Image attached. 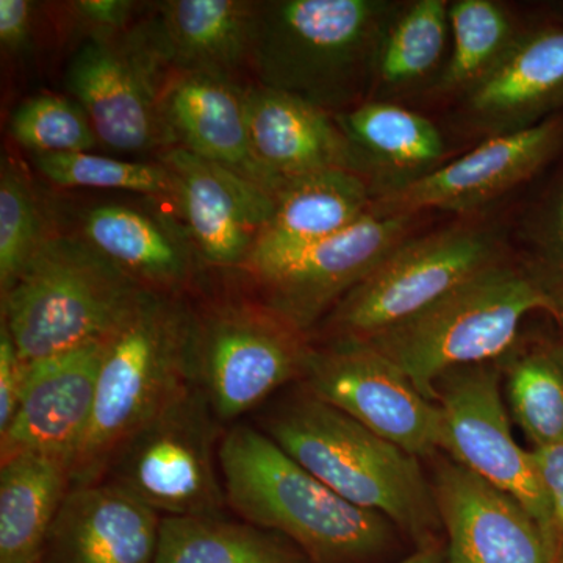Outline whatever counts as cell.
I'll use <instances>...</instances> for the list:
<instances>
[{
  "instance_id": "1",
  "label": "cell",
  "mask_w": 563,
  "mask_h": 563,
  "mask_svg": "<svg viewBox=\"0 0 563 563\" xmlns=\"http://www.w3.org/2000/svg\"><path fill=\"white\" fill-rule=\"evenodd\" d=\"M251 418L292 461L346 501L384 515L417 550L443 547L442 520L421 459L301 384L285 388Z\"/></svg>"
},
{
  "instance_id": "2",
  "label": "cell",
  "mask_w": 563,
  "mask_h": 563,
  "mask_svg": "<svg viewBox=\"0 0 563 563\" xmlns=\"http://www.w3.org/2000/svg\"><path fill=\"white\" fill-rule=\"evenodd\" d=\"M220 468L229 512L287 537L312 563H379L401 532L322 484L252 422L225 429Z\"/></svg>"
},
{
  "instance_id": "3",
  "label": "cell",
  "mask_w": 563,
  "mask_h": 563,
  "mask_svg": "<svg viewBox=\"0 0 563 563\" xmlns=\"http://www.w3.org/2000/svg\"><path fill=\"white\" fill-rule=\"evenodd\" d=\"M391 0L257 3L252 69L258 85L336 114L368 99L374 55Z\"/></svg>"
},
{
  "instance_id": "4",
  "label": "cell",
  "mask_w": 563,
  "mask_h": 563,
  "mask_svg": "<svg viewBox=\"0 0 563 563\" xmlns=\"http://www.w3.org/2000/svg\"><path fill=\"white\" fill-rule=\"evenodd\" d=\"M150 291L87 240L51 236L2 295V321L25 363L109 340Z\"/></svg>"
},
{
  "instance_id": "5",
  "label": "cell",
  "mask_w": 563,
  "mask_h": 563,
  "mask_svg": "<svg viewBox=\"0 0 563 563\" xmlns=\"http://www.w3.org/2000/svg\"><path fill=\"white\" fill-rule=\"evenodd\" d=\"M190 321L187 296L150 292L107 342L73 487L99 483L114 451L191 384Z\"/></svg>"
},
{
  "instance_id": "6",
  "label": "cell",
  "mask_w": 563,
  "mask_h": 563,
  "mask_svg": "<svg viewBox=\"0 0 563 563\" xmlns=\"http://www.w3.org/2000/svg\"><path fill=\"white\" fill-rule=\"evenodd\" d=\"M539 312L554 318L553 298L520 258L507 257L463 282L412 320L365 342L435 402L433 385L442 374L499 361L520 339L526 318Z\"/></svg>"
},
{
  "instance_id": "7",
  "label": "cell",
  "mask_w": 563,
  "mask_h": 563,
  "mask_svg": "<svg viewBox=\"0 0 563 563\" xmlns=\"http://www.w3.org/2000/svg\"><path fill=\"white\" fill-rule=\"evenodd\" d=\"M190 306L191 384L225 428L301 380L312 339L246 291Z\"/></svg>"
},
{
  "instance_id": "8",
  "label": "cell",
  "mask_w": 563,
  "mask_h": 563,
  "mask_svg": "<svg viewBox=\"0 0 563 563\" xmlns=\"http://www.w3.org/2000/svg\"><path fill=\"white\" fill-rule=\"evenodd\" d=\"M225 429L190 384L114 451L99 483L161 517L228 515L220 468Z\"/></svg>"
},
{
  "instance_id": "9",
  "label": "cell",
  "mask_w": 563,
  "mask_h": 563,
  "mask_svg": "<svg viewBox=\"0 0 563 563\" xmlns=\"http://www.w3.org/2000/svg\"><path fill=\"white\" fill-rule=\"evenodd\" d=\"M509 257L501 233L461 222L409 236L343 299L312 340H372L450 295L463 282Z\"/></svg>"
},
{
  "instance_id": "10",
  "label": "cell",
  "mask_w": 563,
  "mask_h": 563,
  "mask_svg": "<svg viewBox=\"0 0 563 563\" xmlns=\"http://www.w3.org/2000/svg\"><path fill=\"white\" fill-rule=\"evenodd\" d=\"M417 217L368 213L320 242L244 266L246 291L307 335L391 254L412 236Z\"/></svg>"
},
{
  "instance_id": "11",
  "label": "cell",
  "mask_w": 563,
  "mask_h": 563,
  "mask_svg": "<svg viewBox=\"0 0 563 563\" xmlns=\"http://www.w3.org/2000/svg\"><path fill=\"white\" fill-rule=\"evenodd\" d=\"M442 412L440 453L517 499L558 550L550 499L532 451L515 440L499 361L461 366L433 385Z\"/></svg>"
},
{
  "instance_id": "12",
  "label": "cell",
  "mask_w": 563,
  "mask_h": 563,
  "mask_svg": "<svg viewBox=\"0 0 563 563\" xmlns=\"http://www.w3.org/2000/svg\"><path fill=\"white\" fill-rule=\"evenodd\" d=\"M298 384L421 461L440 453L439 406L365 340H312Z\"/></svg>"
},
{
  "instance_id": "13",
  "label": "cell",
  "mask_w": 563,
  "mask_h": 563,
  "mask_svg": "<svg viewBox=\"0 0 563 563\" xmlns=\"http://www.w3.org/2000/svg\"><path fill=\"white\" fill-rule=\"evenodd\" d=\"M563 151V113L509 135L485 139L457 161L374 199L377 217H418L424 210L472 213L531 180Z\"/></svg>"
},
{
  "instance_id": "14",
  "label": "cell",
  "mask_w": 563,
  "mask_h": 563,
  "mask_svg": "<svg viewBox=\"0 0 563 563\" xmlns=\"http://www.w3.org/2000/svg\"><path fill=\"white\" fill-rule=\"evenodd\" d=\"M448 563H561L517 499L442 453L429 459Z\"/></svg>"
},
{
  "instance_id": "15",
  "label": "cell",
  "mask_w": 563,
  "mask_h": 563,
  "mask_svg": "<svg viewBox=\"0 0 563 563\" xmlns=\"http://www.w3.org/2000/svg\"><path fill=\"white\" fill-rule=\"evenodd\" d=\"M92 36L66 73V87L87 111L101 143L121 152H144L169 143L154 88V47Z\"/></svg>"
},
{
  "instance_id": "16",
  "label": "cell",
  "mask_w": 563,
  "mask_h": 563,
  "mask_svg": "<svg viewBox=\"0 0 563 563\" xmlns=\"http://www.w3.org/2000/svg\"><path fill=\"white\" fill-rule=\"evenodd\" d=\"M109 340L29 363L20 409L0 433V461L22 454L46 455L69 463L73 470L90 428Z\"/></svg>"
},
{
  "instance_id": "17",
  "label": "cell",
  "mask_w": 563,
  "mask_h": 563,
  "mask_svg": "<svg viewBox=\"0 0 563 563\" xmlns=\"http://www.w3.org/2000/svg\"><path fill=\"white\" fill-rule=\"evenodd\" d=\"M179 180V206L195 251L217 268H242L272 220L276 196L190 151L162 155Z\"/></svg>"
},
{
  "instance_id": "18",
  "label": "cell",
  "mask_w": 563,
  "mask_h": 563,
  "mask_svg": "<svg viewBox=\"0 0 563 563\" xmlns=\"http://www.w3.org/2000/svg\"><path fill=\"white\" fill-rule=\"evenodd\" d=\"M461 101L463 122L484 140L563 113V16L523 27L506 57Z\"/></svg>"
},
{
  "instance_id": "19",
  "label": "cell",
  "mask_w": 563,
  "mask_h": 563,
  "mask_svg": "<svg viewBox=\"0 0 563 563\" xmlns=\"http://www.w3.org/2000/svg\"><path fill=\"white\" fill-rule=\"evenodd\" d=\"M162 517L103 483L70 488L41 563H155Z\"/></svg>"
},
{
  "instance_id": "20",
  "label": "cell",
  "mask_w": 563,
  "mask_h": 563,
  "mask_svg": "<svg viewBox=\"0 0 563 563\" xmlns=\"http://www.w3.org/2000/svg\"><path fill=\"white\" fill-rule=\"evenodd\" d=\"M161 117L169 143H179L274 196L282 185L263 168L251 147L243 90L231 80L180 73L161 95Z\"/></svg>"
},
{
  "instance_id": "21",
  "label": "cell",
  "mask_w": 563,
  "mask_h": 563,
  "mask_svg": "<svg viewBox=\"0 0 563 563\" xmlns=\"http://www.w3.org/2000/svg\"><path fill=\"white\" fill-rule=\"evenodd\" d=\"M243 101L252 151L282 187L329 169L354 172L335 114L262 85L243 90Z\"/></svg>"
},
{
  "instance_id": "22",
  "label": "cell",
  "mask_w": 563,
  "mask_h": 563,
  "mask_svg": "<svg viewBox=\"0 0 563 563\" xmlns=\"http://www.w3.org/2000/svg\"><path fill=\"white\" fill-rule=\"evenodd\" d=\"M352 152V169L372 185L374 199L407 187L443 165L442 132L401 103L365 101L336 113Z\"/></svg>"
},
{
  "instance_id": "23",
  "label": "cell",
  "mask_w": 563,
  "mask_h": 563,
  "mask_svg": "<svg viewBox=\"0 0 563 563\" xmlns=\"http://www.w3.org/2000/svg\"><path fill=\"white\" fill-rule=\"evenodd\" d=\"M373 202L372 185L351 169H329L288 180L277 191L272 220L242 268L351 228L372 211Z\"/></svg>"
},
{
  "instance_id": "24",
  "label": "cell",
  "mask_w": 563,
  "mask_h": 563,
  "mask_svg": "<svg viewBox=\"0 0 563 563\" xmlns=\"http://www.w3.org/2000/svg\"><path fill=\"white\" fill-rule=\"evenodd\" d=\"M257 3L239 0H172L158 5L151 44L158 58L181 73H202L233 81L251 62Z\"/></svg>"
},
{
  "instance_id": "25",
  "label": "cell",
  "mask_w": 563,
  "mask_h": 563,
  "mask_svg": "<svg viewBox=\"0 0 563 563\" xmlns=\"http://www.w3.org/2000/svg\"><path fill=\"white\" fill-rule=\"evenodd\" d=\"M81 228L85 240L144 290L185 296L195 284V247L158 218L106 203L88 210Z\"/></svg>"
},
{
  "instance_id": "26",
  "label": "cell",
  "mask_w": 563,
  "mask_h": 563,
  "mask_svg": "<svg viewBox=\"0 0 563 563\" xmlns=\"http://www.w3.org/2000/svg\"><path fill=\"white\" fill-rule=\"evenodd\" d=\"M450 51V3H396L377 43L366 101L399 103L421 92L435 91Z\"/></svg>"
},
{
  "instance_id": "27",
  "label": "cell",
  "mask_w": 563,
  "mask_h": 563,
  "mask_svg": "<svg viewBox=\"0 0 563 563\" xmlns=\"http://www.w3.org/2000/svg\"><path fill=\"white\" fill-rule=\"evenodd\" d=\"M73 488L69 463L22 454L0 461V563H38Z\"/></svg>"
},
{
  "instance_id": "28",
  "label": "cell",
  "mask_w": 563,
  "mask_h": 563,
  "mask_svg": "<svg viewBox=\"0 0 563 563\" xmlns=\"http://www.w3.org/2000/svg\"><path fill=\"white\" fill-rule=\"evenodd\" d=\"M507 410L531 450L563 443V336L521 333L499 358Z\"/></svg>"
},
{
  "instance_id": "29",
  "label": "cell",
  "mask_w": 563,
  "mask_h": 563,
  "mask_svg": "<svg viewBox=\"0 0 563 563\" xmlns=\"http://www.w3.org/2000/svg\"><path fill=\"white\" fill-rule=\"evenodd\" d=\"M155 563H312L287 537L228 515L162 517Z\"/></svg>"
},
{
  "instance_id": "30",
  "label": "cell",
  "mask_w": 563,
  "mask_h": 563,
  "mask_svg": "<svg viewBox=\"0 0 563 563\" xmlns=\"http://www.w3.org/2000/svg\"><path fill=\"white\" fill-rule=\"evenodd\" d=\"M451 51L433 95L463 98L492 73L523 31L503 3L454 0L450 3Z\"/></svg>"
},
{
  "instance_id": "31",
  "label": "cell",
  "mask_w": 563,
  "mask_h": 563,
  "mask_svg": "<svg viewBox=\"0 0 563 563\" xmlns=\"http://www.w3.org/2000/svg\"><path fill=\"white\" fill-rule=\"evenodd\" d=\"M33 162L58 187L133 191L179 202V180L162 162L117 161L90 152L33 155Z\"/></svg>"
},
{
  "instance_id": "32",
  "label": "cell",
  "mask_w": 563,
  "mask_h": 563,
  "mask_svg": "<svg viewBox=\"0 0 563 563\" xmlns=\"http://www.w3.org/2000/svg\"><path fill=\"white\" fill-rule=\"evenodd\" d=\"M38 201L16 163L2 158L0 172V292L9 291L49 240Z\"/></svg>"
},
{
  "instance_id": "33",
  "label": "cell",
  "mask_w": 563,
  "mask_h": 563,
  "mask_svg": "<svg viewBox=\"0 0 563 563\" xmlns=\"http://www.w3.org/2000/svg\"><path fill=\"white\" fill-rule=\"evenodd\" d=\"M10 135L33 155L90 152L99 143L80 103L55 95L21 102L11 114Z\"/></svg>"
},
{
  "instance_id": "34",
  "label": "cell",
  "mask_w": 563,
  "mask_h": 563,
  "mask_svg": "<svg viewBox=\"0 0 563 563\" xmlns=\"http://www.w3.org/2000/svg\"><path fill=\"white\" fill-rule=\"evenodd\" d=\"M523 235L520 261L553 298L563 291V172L529 214Z\"/></svg>"
},
{
  "instance_id": "35",
  "label": "cell",
  "mask_w": 563,
  "mask_h": 563,
  "mask_svg": "<svg viewBox=\"0 0 563 563\" xmlns=\"http://www.w3.org/2000/svg\"><path fill=\"white\" fill-rule=\"evenodd\" d=\"M27 377L29 363L22 361L9 329L0 322V433L9 428L20 409Z\"/></svg>"
},
{
  "instance_id": "36",
  "label": "cell",
  "mask_w": 563,
  "mask_h": 563,
  "mask_svg": "<svg viewBox=\"0 0 563 563\" xmlns=\"http://www.w3.org/2000/svg\"><path fill=\"white\" fill-rule=\"evenodd\" d=\"M531 451L544 492L550 499L554 536L558 540L559 551H561L563 539V443Z\"/></svg>"
},
{
  "instance_id": "37",
  "label": "cell",
  "mask_w": 563,
  "mask_h": 563,
  "mask_svg": "<svg viewBox=\"0 0 563 563\" xmlns=\"http://www.w3.org/2000/svg\"><path fill=\"white\" fill-rule=\"evenodd\" d=\"M132 9L133 3L128 0H81L73 3L76 16L95 32H101L96 36H109V33L124 27Z\"/></svg>"
},
{
  "instance_id": "38",
  "label": "cell",
  "mask_w": 563,
  "mask_h": 563,
  "mask_svg": "<svg viewBox=\"0 0 563 563\" xmlns=\"http://www.w3.org/2000/svg\"><path fill=\"white\" fill-rule=\"evenodd\" d=\"M33 5L27 0H0V41L3 49L21 52L32 35Z\"/></svg>"
},
{
  "instance_id": "39",
  "label": "cell",
  "mask_w": 563,
  "mask_h": 563,
  "mask_svg": "<svg viewBox=\"0 0 563 563\" xmlns=\"http://www.w3.org/2000/svg\"><path fill=\"white\" fill-rule=\"evenodd\" d=\"M396 563H448L443 547L428 548V550H415L413 554L407 555L401 562Z\"/></svg>"
},
{
  "instance_id": "40",
  "label": "cell",
  "mask_w": 563,
  "mask_h": 563,
  "mask_svg": "<svg viewBox=\"0 0 563 563\" xmlns=\"http://www.w3.org/2000/svg\"><path fill=\"white\" fill-rule=\"evenodd\" d=\"M554 303H555V314L554 322L558 324L559 331H561L563 336V291L555 292L553 295Z\"/></svg>"
},
{
  "instance_id": "41",
  "label": "cell",
  "mask_w": 563,
  "mask_h": 563,
  "mask_svg": "<svg viewBox=\"0 0 563 563\" xmlns=\"http://www.w3.org/2000/svg\"><path fill=\"white\" fill-rule=\"evenodd\" d=\"M559 561H561V563H563V539H562V543H561V551H559Z\"/></svg>"
},
{
  "instance_id": "42",
  "label": "cell",
  "mask_w": 563,
  "mask_h": 563,
  "mask_svg": "<svg viewBox=\"0 0 563 563\" xmlns=\"http://www.w3.org/2000/svg\"><path fill=\"white\" fill-rule=\"evenodd\" d=\"M38 563H41V561Z\"/></svg>"
}]
</instances>
